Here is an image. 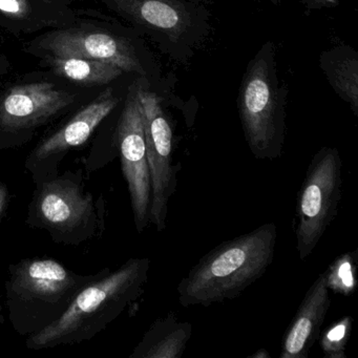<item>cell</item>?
Wrapping results in <instances>:
<instances>
[{"mask_svg": "<svg viewBox=\"0 0 358 358\" xmlns=\"http://www.w3.org/2000/svg\"><path fill=\"white\" fill-rule=\"evenodd\" d=\"M358 250L343 253L324 270L327 287L337 294L350 296L358 287Z\"/></svg>", "mask_w": 358, "mask_h": 358, "instance_id": "obj_17", "label": "cell"}, {"mask_svg": "<svg viewBox=\"0 0 358 358\" xmlns=\"http://www.w3.org/2000/svg\"><path fill=\"white\" fill-rule=\"evenodd\" d=\"M331 299L322 272L308 289L282 341L280 358H307L320 338Z\"/></svg>", "mask_w": 358, "mask_h": 358, "instance_id": "obj_13", "label": "cell"}, {"mask_svg": "<svg viewBox=\"0 0 358 358\" xmlns=\"http://www.w3.org/2000/svg\"><path fill=\"white\" fill-rule=\"evenodd\" d=\"M269 1L270 3H273V5H280V3H282L285 0H269Z\"/></svg>", "mask_w": 358, "mask_h": 358, "instance_id": "obj_25", "label": "cell"}, {"mask_svg": "<svg viewBox=\"0 0 358 358\" xmlns=\"http://www.w3.org/2000/svg\"><path fill=\"white\" fill-rule=\"evenodd\" d=\"M150 265V257H131L118 269L94 280L78 293L57 322L27 337L26 347L39 351L91 341L141 299Z\"/></svg>", "mask_w": 358, "mask_h": 358, "instance_id": "obj_2", "label": "cell"}, {"mask_svg": "<svg viewBox=\"0 0 358 358\" xmlns=\"http://www.w3.org/2000/svg\"><path fill=\"white\" fill-rule=\"evenodd\" d=\"M278 228L263 224L203 255L178 285L184 308L236 299L267 272L275 255Z\"/></svg>", "mask_w": 358, "mask_h": 358, "instance_id": "obj_1", "label": "cell"}, {"mask_svg": "<svg viewBox=\"0 0 358 358\" xmlns=\"http://www.w3.org/2000/svg\"><path fill=\"white\" fill-rule=\"evenodd\" d=\"M98 1L180 64L189 62L210 34V12L200 0Z\"/></svg>", "mask_w": 358, "mask_h": 358, "instance_id": "obj_6", "label": "cell"}, {"mask_svg": "<svg viewBox=\"0 0 358 358\" xmlns=\"http://www.w3.org/2000/svg\"><path fill=\"white\" fill-rule=\"evenodd\" d=\"M26 224L56 244L80 246L106 232V201L85 188L83 169L66 171L35 185Z\"/></svg>", "mask_w": 358, "mask_h": 358, "instance_id": "obj_4", "label": "cell"}, {"mask_svg": "<svg viewBox=\"0 0 358 358\" xmlns=\"http://www.w3.org/2000/svg\"><path fill=\"white\" fill-rule=\"evenodd\" d=\"M45 56L99 60L148 79L154 87L160 80V69L138 37L93 27H71L47 33L34 43Z\"/></svg>", "mask_w": 358, "mask_h": 358, "instance_id": "obj_7", "label": "cell"}, {"mask_svg": "<svg viewBox=\"0 0 358 358\" xmlns=\"http://www.w3.org/2000/svg\"><path fill=\"white\" fill-rule=\"evenodd\" d=\"M138 87L139 83L136 79L125 98L115 133V144L129 187L135 227L138 234H142L150 225L152 189Z\"/></svg>", "mask_w": 358, "mask_h": 358, "instance_id": "obj_11", "label": "cell"}, {"mask_svg": "<svg viewBox=\"0 0 358 358\" xmlns=\"http://www.w3.org/2000/svg\"><path fill=\"white\" fill-rule=\"evenodd\" d=\"M45 3H59V1H73V0H37Z\"/></svg>", "mask_w": 358, "mask_h": 358, "instance_id": "obj_23", "label": "cell"}, {"mask_svg": "<svg viewBox=\"0 0 358 358\" xmlns=\"http://www.w3.org/2000/svg\"><path fill=\"white\" fill-rule=\"evenodd\" d=\"M308 10L334 9L341 5V0H299Z\"/></svg>", "mask_w": 358, "mask_h": 358, "instance_id": "obj_20", "label": "cell"}, {"mask_svg": "<svg viewBox=\"0 0 358 358\" xmlns=\"http://www.w3.org/2000/svg\"><path fill=\"white\" fill-rule=\"evenodd\" d=\"M75 95L50 83L16 85L0 98V150L29 143L41 127L75 103Z\"/></svg>", "mask_w": 358, "mask_h": 358, "instance_id": "obj_10", "label": "cell"}, {"mask_svg": "<svg viewBox=\"0 0 358 358\" xmlns=\"http://www.w3.org/2000/svg\"><path fill=\"white\" fill-rule=\"evenodd\" d=\"M45 60L56 75L83 87L108 85L124 74L118 66L99 60L57 56H45Z\"/></svg>", "mask_w": 358, "mask_h": 358, "instance_id": "obj_16", "label": "cell"}, {"mask_svg": "<svg viewBox=\"0 0 358 358\" xmlns=\"http://www.w3.org/2000/svg\"><path fill=\"white\" fill-rule=\"evenodd\" d=\"M81 274L54 259H24L8 267L6 306L14 331L37 334L57 322L87 285L110 271Z\"/></svg>", "mask_w": 358, "mask_h": 358, "instance_id": "obj_3", "label": "cell"}, {"mask_svg": "<svg viewBox=\"0 0 358 358\" xmlns=\"http://www.w3.org/2000/svg\"><path fill=\"white\" fill-rule=\"evenodd\" d=\"M320 66L335 94L358 117V52L349 45H335L322 52Z\"/></svg>", "mask_w": 358, "mask_h": 358, "instance_id": "obj_15", "label": "cell"}, {"mask_svg": "<svg viewBox=\"0 0 358 358\" xmlns=\"http://www.w3.org/2000/svg\"><path fill=\"white\" fill-rule=\"evenodd\" d=\"M251 1H259V0H251Z\"/></svg>", "mask_w": 358, "mask_h": 358, "instance_id": "obj_26", "label": "cell"}, {"mask_svg": "<svg viewBox=\"0 0 358 358\" xmlns=\"http://www.w3.org/2000/svg\"><path fill=\"white\" fill-rule=\"evenodd\" d=\"M353 318L347 315L333 322L324 332H320V345L324 356L328 358H345V349L351 338Z\"/></svg>", "mask_w": 358, "mask_h": 358, "instance_id": "obj_18", "label": "cell"}, {"mask_svg": "<svg viewBox=\"0 0 358 358\" xmlns=\"http://www.w3.org/2000/svg\"><path fill=\"white\" fill-rule=\"evenodd\" d=\"M343 161L338 150L320 148L310 162L297 194L296 249L299 257H310L336 217L343 196Z\"/></svg>", "mask_w": 358, "mask_h": 358, "instance_id": "obj_8", "label": "cell"}, {"mask_svg": "<svg viewBox=\"0 0 358 358\" xmlns=\"http://www.w3.org/2000/svg\"><path fill=\"white\" fill-rule=\"evenodd\" d=\"M31 0H0V15L18 27L38 26Z\"/></svg>", "mask_w": 358, "mask_h": 358, "instance_id": "obj_19", "label": "cell"}, {"mask_svg": "<svg viewBox=\"0 0 358 358\" xmlns=\"http://www.w3.org/2000/svg\"><path fill=\"white\" fill-rule=\"evenodd\" d=\"M251 358H270V354L266 351L265 349L259 350V352H255V354L250 355Z\"/></svg>", "mask_w": 358, "mask_h": 358, "instance_id": "obj_22", "label": "cell"}, {"mask_svg": "<svg viewBox=\"0 0 358 358\" xmlns=\"http://www.w3.org/2000/svg\"><path fill=\"white\" fill-rule=\"evenodd\" d=\"M12 194L5 182L0 180V225L9 209Z\"/></svg>", "mask_w": 358, "mask_h": 358, "instance_id": "obj_21", "label": "cell"}, {"mask_svg": "<svg viewBox=\"0 0 358 358\" xmlns=\"http://www.w3.org/2000/svg\"><path fill=\"white\" fill-rule=\"evenodd\" d=\"M119 101L114 90L108 87L68 122L43 138L24 161V169L30 173L34 185L59 175L60 167L69 152L89 141Z\"/></svg>", "mask_w": 358, "mask_h": 358, "instance_id": "obj_12", "label": "cell"}, {"mask_svg": "<svg viewBox=\"0 0 358 358\" xmlns=\"http://www.w3.org/2000/svg\"><path fill=\"white\" fill-rule=\"evenodd\" d=\"M5 316H3L1 308H0V329L3 328V324H5Z\"/></svg>", "mask_w": 358, "mask_h": 358, "instance_id": "obj_24", "label": "cell"}, {"mask_svg": "<svg viewBox=\"0 0 358 358\" xmlns=\"http://www.w3.org/2000/svg\"><path fill=\"white\" fill-rule=\"evenodd\" d=\"M138 83L152 189L150 224L157 231L163 232L166 229L169 203L177 189L181 164L173 161L175 129L162 99L148 79L139 77Z\"/></svg>", "mask_w": 358, "mask_h": 358, "instance_id": "obj_9", "label": "cell"}, {"mask_svg": "<svg viewBox=\"0 0 358 358\" xmlns=\"http://www.w3.org/2000/svg\"><path fill=\"white\" fill-rule=\"evenodd\" d=\"M287 90L278 78L275 45L266 41L249 62L238 96L245 139L257 160H276L286 135Z\"/></svg>", "mask_w": 358, "mask_h": 358, "instance_id": "obj_5", "label": "cell"}, {"mask_svg": "<svg viewBox=\"0 0 358 358\" xmlns=\"http://www.w3.org/2000/svg\"><path fill=\"white\" fill-rule=\"evenodd\" d=\"M192 334V324L175 312L150 324L129 358H181Z\"/></svg>", "mask_w": 358, "mask_h": 358, "instance_id": "obj_14", "label": "cell"}]
</instances>
